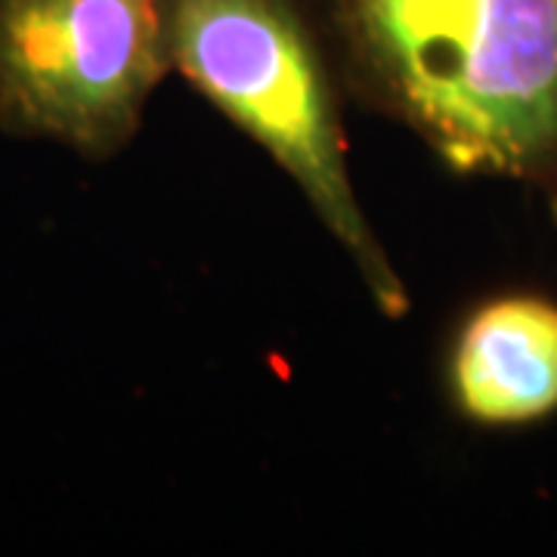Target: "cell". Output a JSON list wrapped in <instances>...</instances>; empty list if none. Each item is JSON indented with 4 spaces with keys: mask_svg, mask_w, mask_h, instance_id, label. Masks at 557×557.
<instances>
[{
    "mask_svg": "<svg viewBox=\"0 0 557 557\" xmlns=\"http://www.w3.org/2000/svg\"><path fill=\"white\" fill-rule=\"evenodd\" d=\"M548 199H552V205H555V214H557V180L552 183V189H548Z\"/></svg>",
    "mask_w": 557,
    "mask_h": 557,
    "instance_id": "obj_5",
    "label": "cell"
},
{
    "mask_svg": "<svg viewBox=\"0 0 557 557\" xmlns=\"http://www.w3.org/2000/svg\"><path fill=\"white\" fill-rule=\"evenodd\" d=\"M171 62V0H0V131L119 156Z\"/></svg>",
    "mask_w": 557,
    "mask_h": 557,
    "instance_id": "obj_3",
    "label": "cell"
},
{
    "mask_svg": "<svg viewBox=\"0 0 557 557\" xmlns=\"http://www.w3.org/2000/svg\"><path fill=\"white\" fill-rule=\"evenodd\" d=\"M446 384L478 428H527L557 412V300L498 295L458 325Z\"/></svg>",
    "mask_w": 557,
    "mask_h": 557,
    "instance_id": "obj_4",
    "label": "cell"
},
{
    "mask_svg": "<svg viewBox=\"0 0 557 557\" xmlns=\"http://www.w3.org/2000/svg\"><path fill=\"white\" fill-rule=\"evenodd\" d=\"M341 87L461 177L557 180V0H307Z\"/></svg>",
    "mask_w": 557,
    "mask_h": 557,
    "instance_id": "obj_1",
    "label": "cell"
},
{
    "mask_svg": "<svg viewBox=\"0 0 557 557\" xmlns=\"http://www.w3.org/2000/svg\"><path fill=\"white\" fill-rule=\"evenodd\" d=\"M171 62L298 186L381 313L406 317L409 292L350 180L341 81L307 0H171Z\"/></svg>",
    "mask_w": 557,
    "mask_h": 557,
    "instance_id": "obj_2",
    "label": "cell"
}]
</instances>
